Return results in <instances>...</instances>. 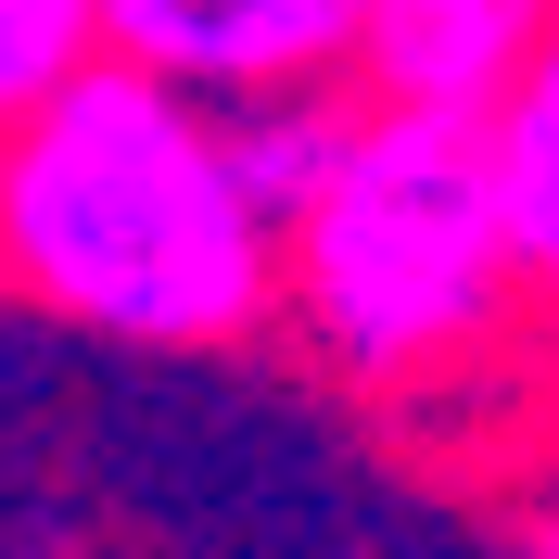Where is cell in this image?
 Segmentation results:
<instances>
[{
    "instance_id": "6da1fadb",
    "label": "cell",
    "mask_w": 559,
    "mask_h": 559,
    "mask_svg": "<svg viewBox=\"0 0 559 559\" xmlns=\"http://www.w3.org/2000/svg\"><path fill=\"white\" fill-rule=\"evenodd\" d=\"M0 293L128 356H216L280 318V229L229 178L216 103L76 51L0 128Z\"/></svg>"
},
{
    "instance_id": "7a4b0ae2",
    "label": "cell",
    "mask_w": 559,
    "mask_h": 559,
    "mask_svg": "<svg viewBox=\"0 0 559 559\" xmlns=\"http://www.w3.org/2000/svg\"><path fill=\"white\" fill-rule=\"evenodd\" d=\"M280 318L344 394H445L522 331L484 115L356 103L344 153L280 216Z\"/></svg>"
},
{
    "instance_id": "3957f363",
    "label": "cell",
    "mask_w": 559,
    "mask_h": 559,
    "mask_svg": "<svg viewBox=\"0 0 559 559\" xmlns=\"http://www.w3.org/2000/svg\"><path fill=\"white\" fill-rule=\"evenodd\" d=\"M356 13L369 0H90L115 64L166 76L191 103H254V90L356 76Z\"/></svg>"
},
{
    "instance_id": "277c9868",
    "label": "cell",
    "mask_w": 559,
    "mask_h": 559,
    "mask_svg": "<svg viewBox=\"0 0 559 559\" xmlns=\"http://www.w3.org/2000/svg\"><path fill=\"white\" fill-rule=\"evenodd\" d=\"M559 0H369L356 13V103H445L484 115Z\"/></svg>"
},
{
    "instance_id": "5b68a950",
    "label": "cell",
    "mask_w": 559,
    "mask_h": 559,
    "mask_svg": "<svg viewBox=\"0 0 559 559\" xmlns=\"http://www.w3.org/2000/svg\"><path fill=\"white\" fill-rule=\"evenodd\" d=\"M484 153H496L509 267H522V331L559 344V13L534 26V51L509 64V90L484 103Z\"/></svg>"
},
{
    "instance_id": "8992f818",
    "label": "cell",
    "mask_w": 559,
    "mask_h": 559,
    "mask_svg": "<svg viewBox=\"0 0 559 559\" xmlns=\"http://www.w3.org/2000/svg\"><path fill=\"white\" fill-rule=\"evenodd\" d=\"M216 128H229V178H242V204L267 216H293L331 178V153H344V128H356V76H318V90H254V103H216Z\"/></svg>"
},
{
    "instance_id": "52a82bcc",
    "label": "cell",
    "mask_w": 559,
    "mask_h": 559,
    "mask_svg": "<svg viewBox=\"0 0 559 559\" xmlns=\"http://www.w3.org/2000/svg\"><path fill=\"white\" fill-rule=\"evenodd\" d=\"M76 51H103L90 0H0V128H13V115H26Z\"/></svg>"
},
{
    "instance_id": "ba28073f",
    "label": "cell",
    "mask_w": 559,
    "mask_h": 559,
    "mask_svg": "<svg viewBox=\"0 0 559 559\" xmlns=\"http://www.w3.org/2000/svg\"><path fill=\"white\" fill-rule=\"evenodd\" d=\"M509 534H522V547H547V559H559V484H534V509H522V522H509Z\"/></svg>"
}]
</instances>
